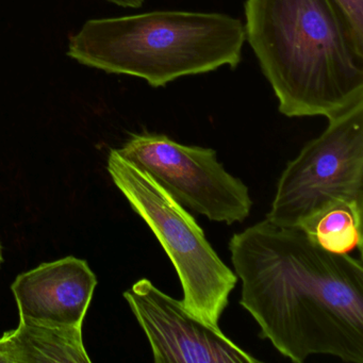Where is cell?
Returning a JSON list of instances; mask_svg holds the SVG:
<instances>
[{"mask_svg":"<svg viewBox=\"0 0 363 363\" xmlns=\"http://www.w3.org/2000/svg\"><path fill=\"white\" fill-rule=\"evenodd\" d=\"M245 42L243 23L227 14L152 11L88 21L69 39L67 56L164 88L186 76L237 69Z\"/></svg>","mask_w":363,"mask_h":363,"instance_id":"3","label":"cell"},{"mask_svg":"<svg viewBox=\"0 0 363 363\" xmlns=\"http://www.w3.org/2000/svg\"><path fill=\"white\" fill-rule=\"evenodd\" d=\"M362 208L337 203L298 228L329 252L350 254L362 252Z\"/></svg>","mask_w":363,"mask_h":363,"instance_id":"10","label":"cell"},{"mask_svg":"<svg viewBox=\"0 0 363 363\" xmlns=\"http://www.w3.org/2000/svg\"><path fill=\"white\" fill-rule=\"evenodd\" d=\"M124 298L147 337L156 363L260 362L150 279L135 282Z\"/></svg>","mask_w":363,"mask_h":363,"instance_id":"7","label":"cell"},{"mask_svg":"<svg viewBox=\"0 0 363 363\" xmlns=\"http://www.w3.org/2000/svg\"><path fill=\"white\" fill-rule=\"evenodd\" d=\"M14 363H90L82 328L46 326L20 320L8 331Z\"/></svg>","mask_w":363,"mask_h":363,"instance_id":"9","label":"cell"},{"mask_svg":"<svg viewBox=\"0 0 363 363\" xmlns=\"http://www.w3.org/2000/svg\"><path fill=\"white\" fill-rule=\"evenodd\" d=\"M280 176L267 220L301 227L337 203L363 209V103L328 121Z\"/></svg>","mask_w":363,"mask_h":363,"instance_id":"5","label":"cell"},{"mask_svg":"<svg viewBox=\"0 0 363 363\" xmlns=\"http://www.w3.org/2000/svg\"><path fill=\"white\" fill-rule=\"evenodd\" d=\"M245 40L288 118L363 103V41L337 0H246Z\"/></svg>","mask_w":363,"mask_h":363,"instance_id":"2","label":"cell"},{"mask_svg":"<svg viewBox=\"0 0 363 363\" xmlns=\"http://www.w3.org/2000/svg\"><path fill=\"white\" fill-rule=\"evenodd\" d=\"M106 1L118 6V7L130 8V9L141 8L144 4V0H106Z\"/></svg>","mask_w":363,"mask_h":363,"instance_id":"13","label":"cell"},{"mask_svg":"<svg viewBox=\"0 0 363 363\" xmlns=\"http://www.w3.org/2000/svg\"><path fill=\"white\" fill-rule=\"evenodd\" d=\"M118 150L150 174L184 207L208 220L233 225L250 216L247 186L229 174L212 148L178 143L159 133L135 135Z\"/></svg>","mask_w":363,"mask_h":363,"instance_id":"6","label":"cell"},{"mask_svg":"<svg viewBox=\"0 0 363 363\" xmlns=\"http://www.w3.org/2000/svg\"><path fill=\"white\" fill-rule=\"evenodd\" d=\"M97 278L88 263L67 257L21 274L11 286L20 320L82 328Z\"/></svg>","mask_w":363,"mask_h":363,"instance_id":"8","label":"cell"},{"mask_svg":"<svg viewBox=\"0 0 363 363\" xmlns=\"http://www.w3.org/2000/svg\"><path fill=\"white\" fill-rule=\"evenodd\" d=\"M3 261V256H1V246H0V263Z\"/></svg>","mask_w":363,"mask_h":363,"instance_id":"14","label":"cell"},{"mask_svg":"<svg viewBox=\"0 0 363 363\" xmlns=\"http://www.w3.org/2000/svg\"><path fill=\"white\" fill-rule=\"evenodd\" d=\"M347 14L354 33L363 41V0H337Z\"/></svg>","mask_w":363,"mask_h":363,"instance_id":"11","label":"cell"},{"mask_svg":"<svg viewBox=\"0 0 363 363\" xmlns=\"http://www.w3.org/2000/svg\"><path fill=\"white\" fill-rule=\"evenodd\" d=\"M107 169L173 263L184 291V307L220 328V316L239 280L235 272L216 254L194 216L150 174L116 150L110 152Z\"/></svg>","mask_w":363,"mask_h":363,"instance_id":"4","label":"cell"},{"mask_svg":"<svg viewBox=\"0 0 363 363\" xmlns=\"http://www.w3.org/2000/svg\"><path fill=\"white\" fill-rule=\"evenodd\" d=\"M0 363H14L7 333L0 337Z\"/></svg>","mask_w":363,"mask_h":363,"instance_id":"12","label":"cell"},{"mask_svg":"<svg viewBox=\"0 0 363 363\" xmlns=\"http://www.w3.org/2000/svg\"><path fill=\"white\" fill-rule=\"evenodd\" d=\"M241 280L240 305L261 339L301 363L330 354L363 363V264L320 247L298 227L267 218L235 233L228 244Z\"/></svg>","mask_w":363,"mask_h":363,"instance_id":"1","label":"cell"}]
</instances>
